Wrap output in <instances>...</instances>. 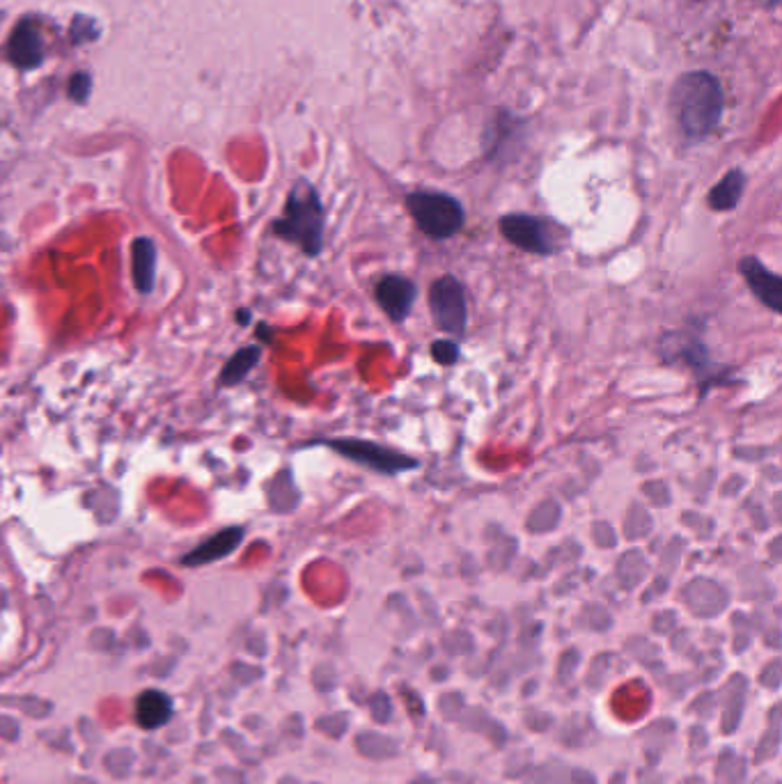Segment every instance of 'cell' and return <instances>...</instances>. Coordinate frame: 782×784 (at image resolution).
<instances>
[{
	"mask_svg": "<svg viewBox=\"0 0 782 784\" xmlns=\"http://www.w3.org/2000/svg\"><path fill=\"white\" fill-rule=\"evenodd\" d=\"M427 303L432 319L439 331L450 335L452 340L466 335L468 326V301L466 287L461 285L457 276H441L429 285Z\"/></svg>",
	"mask_w": 782,
	"mask_h": 784,
	"instance_id": "obj_5",
	"label": "cell"
},
{
	"mask_svg": "<svg viewBox=\"0 0 782 784\" xmlns=\"http://www.w3.org/2000/svg\"><path fill=\"white\" fill-rule=\"evenodd\" d=\"M746 191V175L739 168L727 172V175L709 191V207L714 211H732L744 198Z\"/></svg>",
	"mask_w": 782,
	"mask_h": 784,
	"instance_id": "obj_14",
	"label": "cell"
},
{
	"mask_svg": "<svg viewBox=\"0 0 782 784\" xmlns=\"http://www.w3.org/2000/svg\"><path fill=\"white\" fill-rule=\"evenodd\" d=\"M374 299H377L379 308L386 312L390 321L402 324L411 315L413 303L418 299V287L416 282L400 276V273H388L374 285Z\"/></svg>",
	"mask_w": 782,
	"mask_h": 784,
	"instance_id": "obj_8",
	"label": "cell"
},
{
	"mask_svg": "<svg viewBox=\"0 0 782 784\" xmlns=\"http://www.w3.org/2000/svg\"><path fill=\"white\" fill-rule=\"evenodd\" d=\"M760 3H764L766 7H776V5L780 3V0H760Z\"/></svg>",
	"mask_w": 782,
	"mask_h": 784,
	"instance_id": "obj_19",
	"label": "cell"
},
{
	"mask_svg": "<svg viewBox=\"0 0 782 784\" xmlns=\"http://www.w3.org/2000/svg\"><path fill=\"white\" fill-rule=\"evenodd\" d=\"M310 445H324L347 461H354V464L379 475H400L420 468V459L411 457V454L383 443L365 441V438H319Z\"/></svg>",
	"mask_w": 782,
	"mask_h": 784,
	"instance_id": "obj_4",
	"label": "cell"
},
{
	"mask_svg": "<svg viewBox=\"0 0 782 784\" xmlns=\"http://www.w3.org/2000/svg\"><path fill=\"white\" fill-rule=\"evenodd\" d=\"M406 214L425 237L452 239L466 223V211L457 198L441 191H413L404 200Z\"/></svg>",
	"mask_w": 782,
	"mask_h": 784,
	"instance_id": "obj_3",
	"label": "cell"
},
{
	"mask_svg": "<svg viewBox=\"0 0 782 784\" xmlns=\"http://www.w3.org/2000/svg\"><path fill=\"white\" fill-rule=\"evenodd\" d=\"M278 239L292 243L308 257H319L324 250L326 209L317 188L308 179H299L289 191L283 214L271 223Z\"/></svg>",
	"mask_w": 782,
	"mask_h": 784,
	"instance_id": "obj_1",
	"label": "cell"
},
{
	"mask_svg": "<svg viewBox=\"0 0 782 784\" xmlns=\"http://www.w3.org/2000/svg\"><path fill=\"white\" fill-rule=\"evenodd\" d=\"M90 85H92V81H90L88 74H76L72 78V85H69L72 97L78 101H85V97H88V92H90Z\"/></svg>",
	"mask_w": 782,
	"mask_h": 784,
	"instance_id": "obj_18",
	"label": "cell"
},
{
	"mask_svg": "<svg viewBox=\"0 0 782 784\" xmlns=\"http://www.w3.org/2000/svg\"><path fill=\"white\" fill-rule=\"evenodd\" d=\"M246 537V528L241 525H230V528L218 530L216 535H211L205 542L198 544L182 558L184 567H205V564H214L218 560H225L241 546Z\"/></svg>",
	"mask_w": 782,
	"mask_h": 784,
	"instance_id": "obj_10",
	"label": "cell"
},
{
	"mask_svg": "<svg viewBox=\"0 0 782 784\" xmlns=\"http://www.w3.org/2000/svg\"><path fill=\"white\" fill-rule=\"evenodd\" d=\"M260 360H262V347H257V344L241 347L239 351H234V356H230L228 363L223 365L218 381H221V386L225 388L239 386V383L246 381V376L260 365Z\"/></svg>",
	"mask_w": 782,
	"mask_h": 784,
	"instance_id": "obj_15",
	"label": "cell"
},
{
	"mask_svg": "<svg viewBox=\"0 0 782 784\" xmlns=\"http://www.w3.org/2000/svg\"><path fill=\"white\" fill-rule=\"evenodd\" d=\"M670 104L686 136L702 140L721 122L725 97L721 83L709 72H688L672 88Z\"/></svg>",
	"mask_w": 782,
	"mask_h": 784,
	"instance_id": "obj_2",
	"label": "cell"
},
{
	"mask_svg": "<svg viewBox=\"0 0 782 784\" xmlns=\"http://www.w3.org/2000/svg\"><path fill=\"white\" fill-rule=\"evenodd\" d=\"M429 351H432V358L436 360V363L443 365V367H450V365L459 363V356H461L459 344H457V340H452V337H445V340L432 342V347H429Z\"/></svg>",
	"mask_w": 782,
	"mask_h": 784,
	"instance_id": "obj_17",
	"label": "cell"
},
{
	"mask_svg": "<svg viewBox=\"0 0 782 784\" xmlns=\"http://www.w3.org/2000/svg\"><path fill=\"white\" fill-rule=\"evenodd\" d=\"M659 354L670 365L691 367V370L698 374L702 397H705L718 381L725 383L723 376L714 374V363H711V351L707 344L691 333L663 335V340L659 344Z\"/></svg>",
	"mask_w": 782,
	"mask_h": 784,
	"instance_id": "obj_6",
	"label": "cell"
},
{
	"mask_svg": "<svg viewBox=\"0 0 782 784\" xmlns=\"http://www.w3.org/2000/svg\"><path fill=\"white\" fill-rule=\"evenodd\" d=\"M739 273L746 280L750 292L760 301L764 308L780 315L782 312V278L773 273L769 266L762 264L760 257L746 255L739 260Z\"/></svg>",
	"mask_w": 782,
	"mask_h": 784,
	"instance_id": "obj_9",
	"label": "cell"
},
{
	"mask_svg": "<svg viewBox=\"0 0 782 784\" xmlns=\"http://www.w3.org/2000/svg\"><path fill=\"white\" fill-rule=\"evenodd\" d=\"M498 230L503 237L523 253L551 257L560 250L553 223L542 216L507 214L500 216Z\"/></svg>",
	"mask_w": 782,
	"mask_h": 784,
	"instance_id": "obj_7",
	"label": "cell"
},
{
	"mask_svg": "<svg viewBox=\"0 0 782 784\" xmlns=\"http://www.w3.org/2000/svg\"><path fill=\"white\" fill-rule=\"evenodd\" d=\"M131 273H134V285L140 294L154 292L156 246L152 239L138 237L131 243Z\"/></svg>",
	"mask_w": 782,
	"mask_h": 784,
	"instance_id": "obj_12",
	"label": "cell"
},
{
	"mask_svg": "<svg viewBox=\"0 0 782 784\" xmlns=\"http://www.w3.org/2000/svg\"><path fill=\"white\" fill-rule=\"evenodd\" d=\"M649 704H652V697H649V691L640 681H631V684L622 686L613 695V709L622 720H636L645 716Z\"/></svg>",
	"mask_w": 782,
	"mask_h": 784,
	"instance_id": "obj_16",
	"label": "cell"
},
{
	"mask_svg": "<svg viewBox=\"0 0 782 784\" xmlns=\"http://www.w3.org/2000/svg\"><path fill=\"white\" fill-rule=\"evenodd\" d=\"M136 723L143 729H161L172 718V700L163 691H143L136 697Z\"/></svg>",
	"mask_w": 782,
	"mask_h": 784,
	"instance_id": "obj_13",
	"label": "cell"
},
{
	"mask_svg": "<svg viewBox=\"0 0 782 784\" xmlns=\"http://www.w3.org/2000/svg\"><path fill=\"white\" fill-rule=\"evenodd\" d=\"M7 58L19 69H33L44 60L42 33L33 19H23L7 42Z\"/></svg>",
	"mask_w": 782,
	"mask_h": 784,
	"instance_id": "obj_11",
	"label": "cell"
}]
</instances>
